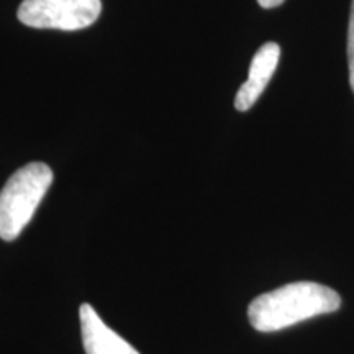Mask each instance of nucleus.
<instances>
[{
	"label": "nucleus",
	"mask_w": 354,
	"mask_h": 354,
	"mask_svg": "<svg viewBox=\"0 0 354 354\" xmlns=\"http://www.w3.org/2000/svg\"><path fill=\"white\" fill-rule=\"evenodd\" d=\"M339 307L342 299L330 287L317 282H294L256 297L248 308V317L254 330L271 333Z\"/></svg>",
	"instance_id": "nucleus-1"
},
{
	"label": "nucleus",
	"mask_w": 354,
	"mask_h": 354,
	"mask_svg": "<svg viewBox=\"0 0 354 354\" xmlns=\"http://www.w3.org/2000/svg\"><path fill=\"white\" fill-rule=\"evenodd\" d=\"M53 183V171L44 162H30L13 174L0 190V238L20 236Z\"/></svg>",
	"instance_id": "nucleus-2"
},
{
	"label": "nucleus",
	"mask_w": 354,
	"mask_h": 354,
	"mask_svg": "<svg viewBox=\"0 0 354 354\" xmlns=\"http://www.w3.org/2000/svg\"><path fill=\"white\" fill-rule=\"evenodd\" d=\"M100 12V0H24L19 20L32 28L74 32L91 26Z\"/></svg>",
	"instance_id": "nucleus-3"
},
{
	"label": "nucleus",
	"mask_w": 354,
	"mask_h": 354,
	"mask_svg": "<svg viewBox=\"0 0 354 354\" xmlns=\"http://www.w3.org/2000/svg\"><path fill=\"white\" fill-rule=\"evenodd\" d=\"M79 318L86 354H140L125 338L105 325L92 305L82 304Z\"/></svg>",
	"instance_id": "nucleus-4"
},
{
	"label": "nucleus",
	"mask_w": 354,
	"mask_h": 354,
	"mask_svg": "<svg viewBox=\"0 0 354 354\" xmlns=\"http://www.w3.org/2000/svg\"><path fill=\"white\" fill-rule=\"evenodd\" d=\"M279 57H281V48L277 43H266L256 51L250 66L248 81L243 84L234 97V107L240 112L250 110L263 94L277 68Z\"/></svg>",
	"instance_id": "nucleus-5"
},
{
	"label": "nucleus",
	"mask_w": 354,
	"mask_h": 354,
	"mask_svg": "<svg viewBox=\"0 0 354 354\" xmlns=\"http://www.w3.org/2000/svg\"><path fill=\"white\" fill-rule=\"evenodd\" d=\"M348 63H349V84L354 92V0L351 3V15H349L348 28Z\"/></svg>",
	"instance_id": "nucleus-6"
},
{
	"label": "nucleus",
	"mask_w": 354,
	"mask_h": 354,
	"mask_svg": "<svg viewBox=\"0 0 354 354\" xmlns=\"http://www.w3.org/2000/svg\"><path fill=\"white\" fill-rule=\"evenodd\" d=\"M284 2V0H258V3L263 8H274V7H279L281 3Z\"/></svg>",
	"instance_id": "nucleus-7"
}]
</instances>
